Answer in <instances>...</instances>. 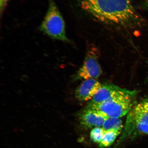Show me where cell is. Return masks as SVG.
<instances>
[{
  "label": "cell",
  "instance_id": "cell-1",
  "mask_svg": "<svg viewBox=\"0 0 148 148\" xmlns=\"http://www.w3.org/2000/svg\"><path fill=\"white\" fill-rule=\"evenodd\" d=\"M86 12L102 23L132 31L143 22L129 0H81Z\"/></svg>",
  "mask_w": 148,
  "mask_h": 148
},
{
  "label": "cell",
  "instance_id": "cell-2",
  "mask_svg": "<svg viewBox=\"0 0 148 148\" xmlns=\"http://www.w3.org/2000/svg\"><path fill=\"white\" fill-rule=\"evenodd\" d=\"M137 93L135 90L123 89L106 101L88 105L86 108L97 110L108 118H120L128 114L135 106Z\"/></svg>",
  "mask_w": 148,
  "mask_h": 148
},
{
  "label": "cell",
  "instance_id": "cell-3",
  "mask_svg": "<svg viewBox=\"0 0 148 148\" xmlns=\"http://www.w3.org/2000/svg\"><path fill=\"white\" fill-rule=\"evenodd\" d=\"M148 134V99L133 107L127 116L124 130L120 141Z\"/></svg>",
  "mask_w": 148,
  "mask_h": 148
},
{
  "label": "cell",
  "instance_id": "cell-4",
  "mask_svg": "<svg viewBox=\"0 0 148 148\" xmlns=\"http://www.w3.org/2000/svg\"><path fill=\"white\" fill-rule=\"evenodd\" d=\"M40 29L53 39L63 42L68 41L64 18L52 0L49 1L47 13L40 26Z\"/></svg>",
  "mask_w": 148,
  "mask_h": 148
},
{
  "label": "cell",
  "instance_id": "cell-5",
  "mask_svg": "<svg viewBox=\"0 0 148 148\" xmlns=\"http://www.w3.org/2000/svg\"><path fill=\"white\" fill-rule=\"evenodd\" d=\"M99 53L95 45H88L84 62L76 74L74 80L97 79L100 76L102 71L99 62Z\"/></svg>",
  "mask_w": 148,
  "mask_h": 148
},
{
  "label": "cell",
  "instance_id": "cell-6",
  "mask_svg": "<svg viewBox=\"0 0 148 148\" xmlns=\"http://www.w3.org/2000/svg\"><path fill=\"white\" fill-rule=\"evenodd\" d=\"M101 85L97 79L84 80L76 89L75 97L77 100L82 102L91 101Z\"/></svg>",
  "mask_w": 148,
  "mask_h": 148
},
{
  "label": "cell",
  "instance_id": "cell-7",
  "mask_svg": "<svg viewBox=\"0 0 148 148\" xmlns=\"http://www.w3.org/2000/svg\"><path fill=\"white\" fill-rule=\"evenodd\" d=\"M77 116L81 124L88 128L103 126L108 118L97 110L86 107L79 113Z\"/></svg>",
  "mask_w": 148,
  "mask_h": 148
},
{
  "label": "cell",
  "instance_id": "cell-8",
  "mask_svg": "<svg viewBox=\"0 0 148 148\" xmlns=\"http://www.w3.org/2000/svg\"><path fill=\"white\" fill-rule=\"evenodd\" d=\"M123 89L112 84L101 85L88 105L98 104L104 101Z\"/></svg>",
  "mask_w": 148,
  "mask_h": 148
},
{
  "label": "cell",
  "instance_id": "cell-9",
  "mask_svg": "<svg viewBox=\"0 0 148 148\" xmlns=\"http://www.w3.org/2000/svg\"><path fill=\"white\" fill-rule=\"evenodd\" d=\"M123 127V122L118 118H107L102 126L103 131H114L120 132Z\"/></svg>",
  "mask_w": 148,
  "mask_h": 148
},
{
  "label": "cell",
  "instance_id": "cell-10",
  "mask_svg": "<svg viewBox=\"0 0 148 148\" xmlns=\"http://www.w3.org/2000/svg\"><path fill=\"white\" fill-rule=\"evenodd\" d=\"M120 132L114 131H103L101 141L99 143L101 147H106L112 145Z\"/></svg>",
  "mask_w": 148,
  "mask_h": 148
},
{
  "label": "cell",
  "instance_id": "cell-11",
  "mask_svg": "<svg viewBox=\"0 0 148 148\" xmlns=\"http://www.w3.org/2000/svg\"><path fill=\"white\" fill-rule=\"evenodd\" d=\"M102 128L100 127H94L90 133V137L92 141L95 143H100L103 134Z\"/></svg>",
  "mask_w": 148,
  "mask_h": 148
},
{
  "label": "cell",
  "instance_id": "cell-12",
  "mask_svg": "<svg viewBox=\"0 0 148 148\" xmlns=\"http://www.w3.org/2000/svg\"><path fill=\"white\" fill-rule=\"evenodd\" d=\"M8 1V0H0L1 12L3 10Z\"/></svg>",
  "mask_w": 148,
  "mask_h": 148
},
{
  "label": "cell",
  "instance_id": "cell-13",
  "mask_svg": "<svg viewBox=\"0 0 148 148\" xmlns=\"http://www.w3.org/2000/svg\"><path fill=\"white\" fill-rule=\"evenodd\" d=\"M142 8L148 10V0H144L141 5Z\"/></svg>",
  "mask_w": 148,
  "mask_h": 148
}]
</instances>
